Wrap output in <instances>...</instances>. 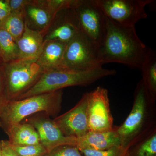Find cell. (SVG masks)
<instances>
[{
  "label": "cell",
  "mask_w": 156,
  "mask_h": 156,
  "mask_svg": "<svg viewBox=\"0 0 156 156\" xmlns=\"http://www.w3.org/2000/svg\"><path fill=\"white\" fill-rule=\"evenodd\" d=\"M3 68L9 101L17 100L33 87L45 72L37 61L20 58L3 63Z\"/></svg>",
  "instance_id": "obj_4"
},
{
  "label": "cell",
  "mask_w": 156,
  "mask_h": 156,
  "mask_svg": "<svg viewBox=\"0 0 156 156\" xmlns=\"http://www.w3.org/2000/svg\"><path fill=\"white\" fill-rule=\"evenodd\" d=\"M87 110L89 131L105 132L113 130V119L107 89L98 87L89 92Z\"/></svg>",
  "instance_id": "obj_9"
},
{
  "label": "cell",
  "mask_w": 156,
  "mask_h": 156,
  "mask_svg": "<svg viewBox=\"0 0 156 156\" xmlns=\"http://www.w3.org/2000/svg\"><path fill=\"white\" fill-rule=\"evenodd\" d=\"M156 156V135L154 134L143 143L136 152V156Z\"/></svg>",
  "instance_id": "obj_24"
},
{
  "label": "cell",
  "mask_w": 156,
  "mask_h": 156,
  "mask_svg": "<svg viewBox=\"0 0 156 156\" xmlns=\"http://www.w3.org/2000/svg\"><path fill=\"white\" fill-rule=\"evenodd\" d=\"M44 37L41 33L29 28L25 23L24 32L17 41L19 58L37 61L44 47Z\"/></svg>",
  "instance_id": "obj_15"
},
{
  "label": "cell",
  "mask_w": 156,
  "mask_h": 156,
  "mask_svg": "<svg viewBox=\"0 0 156 156\" xmlns=\"http://www.w3.org/2000/svg\"><path fill=\"white\" fill-rule=\"evenodd\" d=\"M146 91L143 83L137 89L132 110L116 132L123 142L136 133L142 124L145 111Z\"/></svg>",
  "instance_id": "obj_13"
},
{
  "label": "cell",
  "mask_w": 156,
  "mask_h": 156,
  "mask_svg": "<svg viewBox=\"0 0 156 156\" xmlns=\"http://www.w3.org/2000/svg\"><path fill=\"white\" fill-rule=\"evenodd\" d=\"M89 95V92L85 93L75 106L53 119L66 136L78 138L89 132L87 110Z\"/></svg>",
  "instance_id": "obj_10"
},
{
  "label": "cell",
  "mask_w": 156,
  "mask_h": 156,
  "mask_svg": "<svg viewBox=\"0 0 156 156\" xmlns=\"http://www.w3.org/2000/svg\"><path fill=\"white\" fill-rule=\"evenodd\" d=\"M152 0H96L107 18L120 25L135 27L140 20L147 17L146 6Z\"/></svg>",
  "instance_id": "obj_6"
},
{
  "label": "cell",
  "mask_w": 156,
  "mask_h": 156,
  "mask_svg": "<svg viewBox=\"0 0 156 156\" xmlns=\"http://www.w3.org/2000/svg\"><path fill=\"white\" fill-rule=\"evenodd\" d=\"M79 150L84 156H128V149L125 146L113 147L104 150L90 148Z\"/></svg>",
  "instance_id": "obj_21"
},
{
  "label": "cell",
  "mask_w": 156,
  "mask_h": 156,
  "mask_svg": "<svg viewBox=\"0 0 156 156\" xmlns=\"http://www.w3.org/2000/svg\"><path fill=\"white\" fill-rule=\"evenodd\" d=\"M11 145L20 156H44L48 153L41 143L25 146Z\"/></svg>",
  "instance_id": "obj_22"
},
{
  "label": "cell",
  "mask_w": 156,
  "mask_h": 156,
  "mask_svg": "<svg viewBox=\"0 0 156 156\" xmlns=\"http://www.w3.org/2000/svg\"><path fill=\"white\" fill-rule=\"evenodd\" d=\"M100 66L98 47L80 31L66 44L59 69L87 71Z\"/></svg>",
  "instance_id": "obj_5"
},
{
  "label": "cell",
  "mask_w": 156,
  "mask_h": 156,
  "mask_svg": "<svg viewBox=\"0 0 156 156\" xmlns=\"http://www.w3.org/2000/svg\"><path fill=\"white\" fill-rule=\"evenodd\" d=\"M0 156H4L2 151V148H1V144H0Z\"/></svg>",
  "instance_id": "obj_29"
},
{
  "label": "cell",
  "mask_w": 156,
  "mask_h": 156,
  "mask_svg": "<svg viewBox=\"0 0 156 156\" xmlns=\"http://www.w3.org/2000/svg\"><path fill=\"white\" fill-rule=\"evenodd\" d=\"M11 12H21L24 11L26 6L30 0H6Z\"/></svg>",
  "instance_id": "obj_26"
},
{
  "label": "cell",
  "mask_w": 156,
  "mask_h": 156,
  "mask_svg": "<svg viewBox=\"0 0 156 156\" xmlns=\"http://www.w3.org/2000/svg\"><path fill=\"white\" fill-rule=\"evenodd\" d=\"M27 25L44 36L52 25L58 12L48 5L47 0H30L24 9Z\"/></svg>",
  "instance_id": "obj_12"
},
{
  "label": "cell",
  "mask_w": 156,
  "mask_h": 156,
  "mask_svg": "<svg viewBox=\"0 0 156 156\" xmlns=\"http://www.w3.org/2000/svg\"><path fill=\"white\" fill-rule=\"evenodd\" d=\"M2 62H3L2 61V58H1V57H0V63Z\"/></svg>",
  "instance_id": "obj_30"
},
{
  "label": "cell",
  "mask_w": 156,
  "mask_h": 156,
  "mask_svg": "<svg viewBox=\"0 0 156 156\" xmlns=\"http://www.w3.org/2000/svg\"><path fill=\"white\" fill-rule=\"evenodd\" d=\"M123 146H125L123 140L113 130L105 132L89 131L84 136L77 138L76 145L78 149L90 148L96 150Z\"/></svg>",
  "instance_id": "obj_14"
},
{
  "label": "cell",
  "mask_w": 156,
  "mask_h": 156,
  "mask_svg": "<svg viewBox=\"0 0 156 156\" xmlns=\"http://www.w3.org/2000/svg\"><path fill=\"white\" fill-rule=\"evenodd\" d=\"M66 44L58 41H44L37 62L45 72L59 69Z\"/></svg>",
  "instance_id": "obj_16"
},
{
  "label": "cell",
  "mask_w": 156,
  "mask_h": 156,
  "mask_svg": "<svg viewBox=\"0 0 156 156\" xmlns=\"http://www.w3.org/2000/svg\"><path fill=\"white\" fill-rule=\"evenodd\" d=\"M116 71L100 66L87 71L57 69L45 72L29 90L17 99L43 93L56 92L66 87L86 86L105 77L113 76Z\"/></svg>",
  "instance_id": "obj_3"
},
{
  "label": "cell",
  "mask_w": 156,
  "mask_h": 156,
  "mask_svg": "<svg viewBox=\"0 0 156 156\" xmlns=\"http://www.w3.org/2000/svg\"><path fill=\"white\" fill-rule=\"evenodd\" d=\"M11 9L6 0H0V23L11 14Z\"/></svg>",
  "instance_id": "obj_28"
},
{
  "label": "cell",
  "mask_w": 156,
  "mask_h": 156,
  "mask_svg": "<svg viewBox=\"0 0 156 156\" xmlns=\"http://www.w3.org/2000/svg\"><path fill=\"white\" fill-rule=\"evenodd\" d=\"M0 144L4 156H20L12 148L9 140H0Z\"/></svg>",
  "instance_id": "obj_27"
},
{
  "label": "cell",
  "mask_w": 156,
  "mask_h": 156,
  "mask_svg": "<svg viewBox=\"0 0 156 156\" xmlns=\"http://www.w3.org/2000/svg\"><path fill=\"white\" fill-rule=\"evenodd\" d=\"M73 9L80 31L99 47L105 33V16L96 0H75Z\"/></svg>",
  "instance_id": "obj_7"
},
{
  "label": "cell",
  "mask_w": 156,
  "mask_h": 156,
  "mask_svg": "<svg viewBox=\"0 0 156 156\" xmlns=\"http://www.w3.org/2000/svg\"><path fill=\"white\" fill-rule=\"evenodd\" d=\"M22 122L33 126L38 134L40 143L48 152L61 146L76 145L77 138L64 135L46 113L39 112L32 115Z\"/></svg>",
  "instance_id": "obj_8"
},
{
  "label": "cell",
  "mask_w": 156,
  "mask_h": 156,
  "mask_svg": "<svg viewBox=\"0 0 156 156\" xmlns=\"http://www.w3.org/2000/svg\"><path fill=\"white\" fill-rule=\"evenodd\" d=\"M44 156H84L74 146L62 145L55 148Z\"/></svg>",
  "instance_id": "obj_23"
},
{
  "label": "cell",
  "mask_w": 156,
  "mask_h": 156,
  "mask_svg": "<svg viewBox=\"0 0 156 156\" xmlns=\"http://www.w3.org/2000/svg\"><path fill=\"white\" fill-rule=\"evenodd\" d=\"M9 101L6 93L5 82L3 62L0 63V114Z\"/></svg>",
  "instance_id": "obj_25"
},
{
  "label": "cell",
  "mask_w": 156,
  "mask_h": 156,
  "mask_svg": "<svg viewBox=\"0 0 156 156\" xmlns=\"http://www.w3.org/2000/svg\"><path fill=\"white\" fill-rule=\"evenodd\" d=\"M149 49L139 38L135 27L120 25L105 17L104 37L98 47L101 66L116 62L140 69Z\"/></svg>",
  "instance_id": "obj_1"
},
{
  "label": "cell",
  "mask_w": 156,
  "mask_h": 156,
  "mask_svg": "<svg viewBox=\"0 0 156 156\" xmlns=\"http://www.w3.org/2000/svg\"><path fill=\"white\" fill-rule=\"evenodd\" d=\"M73 7L58 11L53 24L45 35L44 41H58L67 44L80 32L79 22Z\"/></svg>",
  "instance_id": "obj_11"
},
{
  "label": "cell",
  "mask_w": 156,
  "mask_h": 156,
  "mask_svg": "<svg viewBox=\"0 0 156 156\" xmlns=\"http://www.w3.org/2000/svg\"><path fill=\"white\" fill-rule=\"evenodd\" d=\"M62 95V90H60L9 101L0 114V127L5 131L11 126L39 112L56 117L61 110Z\"/></svg>",
  "instance_id": "obj_2"
},
{
  "label": "cell",
  "mask_w": 156,
  "mask_h": 156,
  "mask_svg": "<svg viewBox=\"0 0 156 156\" xmlns=\"http://www.w3.org/2000/svg\"><path fill=\"white\" fill-rule=\"evenodd\" d=\"M0 57L3 63H8L19 58V50L14 38L0 27Z\"/></svg>",
  "instance_id": "obj_19"
},
{
  "label": "cell",
  "mask_w": 156,
  "mask_h": 156,
  "mask_svg": "<svg viewBox=\"0 0 156 156\" xmlns=\"http://www.w3.org/2000/svg\"><path fill=\"white\" fill-rule=\"evenodd\" d=\"M144 78L146 88L154 95L156 92V54L149 48L147 55L140 69Z\"/></svg>",
  "instance_id": "obj_18"
},
{
  "label": "cell",
  "mask_w": 156,
  "mask_h": 156,
  "mask_svg": "<svg viewBox=\"0 0 156 156\" xmlns=\"http://www.w3.org/2000/svg\"></svg>",
  "instance_id": "obj_31"
},
{
  "label": "cell",
  "mask_w": 156,
  "mask_h": 156,
  "mask_svg": "<svg viewBox=\"0 0 156 156\" xmlns=\"http://www.w3.org/2000/svg\"><path fill=\"white\" fill-rule=\"evenodd\" d=\"M25 24L24 12H11L0 23V27L8 32L17 42L22 36Z\"/></svg>",
  "instance_id": "obj_20"
},
{
  "label": "cell",
  "mask_w": 156,
  "mask_h": 156,
  "mask_svg": "<svg viewBox=\"0 0 156 156\" xmlns=\"http://www.w3.org/2000/svg\"><path fill=\"white\" fill-rule=\"evenodd\" d=\"M5 132L12 145L25 146L40 143L37 132L29 123L22 122L11 126Z\"/></svg>",
  "instance_id": "obj_17"
}]
</instances>
